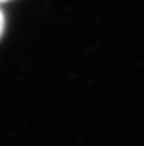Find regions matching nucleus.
Returning a JSON list of instances; mask_svg holds the SVG:
<instances>
[{"instance_id":"nucleus-1","label":"nucleus","mask_w":144,"mask_h":146,"mask_svg":"<svg viewBox=\"0 0 144 146\" xmlns=\"http://www.w3.org/2000/svg\"><path fill=\"white\" fill-rule=\"evenodd\" d=\"M3 28H5V17H3V13H2V9H0V36H2V33H3Z\"/></svg>"},{"instance_id":"nucleus-2","label":"nucleus","mask_w":144,"mask_h":146,"mask_svg":"<svg viewBox=\"0 0 144 146\" xmlns=\"http://www.w3.org/2000/svg\"><path fill=\"white\" fill-rule=\"evenodd\" d=\"M2 2H8V0H0V3H2Z\"/></svg>"}]
</instances>
